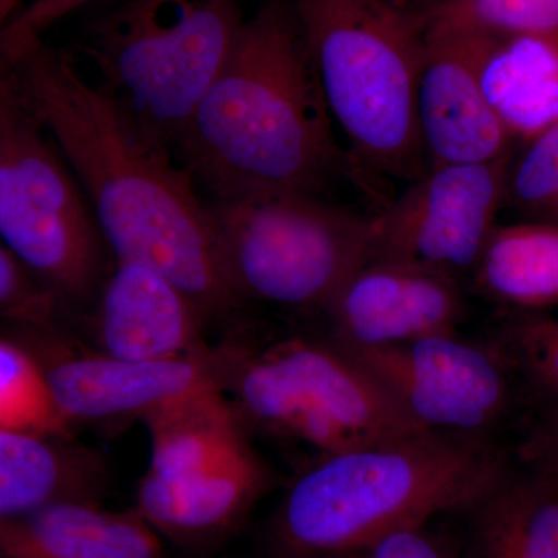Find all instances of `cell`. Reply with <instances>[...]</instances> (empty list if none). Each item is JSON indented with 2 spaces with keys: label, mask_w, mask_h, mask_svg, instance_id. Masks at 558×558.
I'll list each match as a JSON object with an SVG mask.
<instances>
[{
  "label": "cell",
  "mask_w": 558,
  "mask_h": 558,
  "mask_svg": "<svg viewBox=\"0 0 558 558\" xmlns=\"http://www.w3.org/2000/svg\"><path fill=\"white\" fill-rule=\"evenodd\" d=\"M0 62L75 172L113 260L167 278L205 322L236 310L208 201L174 150L46 40Z\"/></svg>",
  "instance_id": "cell-1"
},
{
  "label": "cell",
  "mask_w": 558,
  "mask_h": 558,
  "mask_svg": "<svg viewBox=\"0 0 558 558\" xmlns=\"http://www.w3.org/2000/svg\"><path fill=\"white\" fill-rule=\"evenodd\" d=\"M209 201L255 193L323 196L360 174L339 145L290 0H263L244 21L174 148Z\"/></svg>",
  "instance_id": "cell-2"
},
{
  "label": "cell",
  "mask_w": 558,
  "mask_h": 558,
  "mask_svg": "<svg viewBox=\"0 0 558 558\" xmlns=\"http://www.w3.org/2000/svg\"><path fill=\"white\" fill-rule=\"evenodd\" d=\"M510 464L484 438L444 433L326 454L290 488L279 535L296 556L365 553L392 532L472 509Z\"/></svg>",
  "instance_id": "cell-3"
},
{
  "label": "cell",
  "mask_w": 558,
  "mask_h": 558,
  "mask_svg": "<svg viewBox=\"0 0 558 558\" xmlns=\"http://www.w3.org/2000/svg\"><path fill=\"white\" fill-rule=\"evenodd\" d=\"M333 123L360 172L427 170L416 120L427 10L405 0H290Z\"/></svg>",
  "instance_id": "cell-4"
},
{
  "label": "cell",
  "mask_w": 558,
  "mask_h": 558,
  "mask_svg": "<svg viewBox=\"0 0 558 558\" xmlns=\"http://www.w3.org/2000/svg\"><path fill=\"white\" fill-rule=\"evenodd\" d=\"M86 9L87 76L174 148L236 43L241 0H94Z\"/></svg>",
  "instance_id": "cell-5"
},
{
  "label": "cell",
  "mask_w": 558,
  "mask_h": 558,
  "mask_svg": "<svg viewBox=\"0 0 558 558\" xmlns=\"http://www.w3.org/2000/svg\"><path fill=\"white\" fill-rule=\"evenodd\" d=\"M211 368L234 410L323 457L433 433L411 421L329 336L234 349Z\"/></svg>",
  "instance_id": "cell-6"
},
{
  "label": "cell",
  "mask_w": 558,
  "mask_h": 558,
  "mask_svg": "<svg viewBox=\"0 0 558 558\" xmlns=\"http://www.w3.org/2000/svg\"><path fill=\"white\" fill-rule=\"evenodd\" d=\"M0 242L60 306L97 300L116 264L75 172L2 62Z\"/></svg>",
  "instance_id": "cell-7"
},
{
  "label": "cell",
  "mask_w": 558,
  "mask_h": 558,
  "mask_svg": "<svg viewBox=\"0 0 558 558\" xmlns=\"http://www.w3.org/2000/svg\"><path fill=\"white\" fill-rule=\"evenodd\" d=\"M208 205L241 301L325 310L373 253L374 216L318 194H241Z\"/></svg>",
  "instance_id": "cell-8"
},
{
  "label": "cell",
  "mask_w": 558,
  "mask_h": 558,
  "mask_svg": "<svg viewBox=\"0 0 558 558\" xmlns=\"http://www.w3.org/2000/svg\"><path fill=\"white\" fill-rule=\"evenodd\" d=\"M340 348L428 432L484 438L512 405L515 371L501 347L449 332L392 347Z\"/></svg>",
  "instance_id": "cell-9"
},
{
  "label": "cell",
  "mask_w": 558,
  "mask_h": 558,
  "mask_svg": "<svg viewBox=\"0 0 558 558\" xmlns=\"http://www.w3.org/2000/svg\"><path fill=\"white\" fill-rule=\"evenodd\" d=\"M508 172L509 156L427 168L374 216L369 260L411 264L458 282L472 277L497 229Z\"/></svg>",
  "instance_id": "cell-10"
},
{
  "label": "cell",
  "mask_w": 558,
  "mask_h": 558,
  "mask_svg": "<svg viewBox=\"0 0 558 558\" xmlns=\"http://www.w3.org/2000/svg\"><path fill=\"white\" fill-rule=\"evenodd\" d=\"M488 36L427 17L416 120L427 168L480 165L509 156L510 132L481 84Z\"/></svg>",
  "instance_id": "cell-11"
},
{
  "label": "cell",
  "mask_w": 558,
  "mask_h": 558,
  "mask_svg": "<svg viewBox=\"0 0 558 558\" xmlns=\"http://www.w3.org/2000/svg\"><path fill=\"white\" fill-rule=\"evenodd\" d=\"M329 337L344 348H384L457 332L465 312L461 284L446 275L368 260L326 304Z\"/></svg>",
  "instance_id": "cell-12"
},
{
  "label": "cell",
  "mask_w": 558,
  "mask_h": 558,
  "mask_svg": "<svg viewBox=\"0 0 558 558\" xmlns=\"http://www.w3.org/2000/svg\"><path fill=\"white\" fill-rule=\"evenodd\" d=\"M43 369L68 424L81 418H145L180 396L218 384L199 355L137 362L105 354L60 360Z\"/></svg>",
  "instance_id": "cell-13"
},
{
  "label": "cell",
  "mask_w": 558,
  "mask_h": 558,
  "mask_svg": "<svg viewBox=\"0 0 558 558\" xmlns=\"http://www.w3.org/2000/svg\"><path fill=\"white\" fill-rule=\"evenodd\" d=\"M95 301L106 355L137 362L197 355L205 319L182 290L156 271L116 263Z\"/></svg>",
  "instance_id": "cell-14"
},
{
  "label": "cell",
  "mask_w": 558,
  "mask_h": 558,
  "mask_svg": "<svg viewBox=\"0 0 558 558\" xmlns=\"http://www.w3.org/2000/svg\"><path fill=\"white\" fill-rule=\"evenodd\" d=\"M159 542L138 513L62 499L0 517V558H157Z\"/></svg>",
  "instance_id": "cell-15"
},
{
  "label": "cell",
  "mask_w": 558,
  "mask_h": 558,
  "mask_svg": "<svg viewBox=\"0 0 558 558\" xmlns=\"http://www.w3.org/2000/svg\"><path fill=\"white\" fill-rule=\"evenodd\" d=\"M264 470L242 440L234 449L190 475L160 478L146 473L138 488V515L150 527L178 535L219 532L259 497Z\"/></svg>",
  "instance_id": "cell-16"
},
{
  "label": "cell",
  "mask_w": 558,
  "mask_h": 558,
  "mask_svg": "<svg viewBox=\"0 0 558 558\" xmlns=\"http://www.w3.org/2000/svg\"><path fill=\"white\" fill-rule=\"evenodd\" d=\"M480 558H558V484L510 464L470 509Z\"/></svg>",
  "instance_id": "cell-17"
},
{
  "label": "cell",
  "mask_w": 558,
  "mask_h": 558,
  "mask_svg": "<svg viewBox=\"0 0 558 558\" xmlns=\"http://www.w3.org/2000/svg\"><path fill=\"white\" fill-rule=\"evenodd\" d=\"M481 84L512 137L529 140L558 120V43L488 36Z\"/></svg>",
  "instance_id": "cell-18"
},
{
  "label": "cell",
  "mask_w": 558,
  "mask_h": 558,
  "mask_svg": "<svg viewBox=\"0 0 558 558\" xmlns=\"http://www.w3.org/2000/svg\"><path fill=\"white\" fill-rule=\"evenodd\" d=\"M150 435L149 475H190L244 439L240 417L219 384L194 389L145 417Z\"/></svg>",
  "instance_id": "cell-19"
},
{
  "label": "cell",
  "mask_w": 558,
  "mask_h": 558,
  "mask_svg": "<svg viewBox=\"0 0 558 558\" xmlns=\"http://www.w3.org/2000/svg\"><path fill=\"white\" fill-rule=\"evenodd\" d=\"M472 278L486 295L509 306H556L558 223L543 220L497 227Z\"/></svg>",
  "instance_id": "cell-20"
},
{
  "label": "cell",
  "mask_w": 558,
  "mask_h": 558,
  "mask_svg": "<svg viewBox=\"0 0 558 558\" xmlns=\"http://www.w3.org/2000/svg\"><path fill=\"white\" fill-rule=\"evenodd\" d=\"M80 473L51 438L0 429V517L78 499Z\"/></svg>",
  "instance_id": "cell-21"
},
{
  "label": "cell",
  "mask_w": 558,
  "mask_h": 558,
  "mask_svg": "<svg viewBox=\"0 0 558 558\" xmlns=\"http://www.w3.org/2000/svg\"><path fill=\"white\" fill-rule=\"evenodd\" d=\"M68 425L51 399L43 365L17 344L0 340V429L53 438Z\"/></svg>",
  "instance_id": "cell-22"
},
{
  "label": "cell",
  "mask_w": 558,
  "mask_h": 558,
  "mask_svg": "<svg viewBox=\"0 0 558 558\" xmlns=\"http://www.w3.org/2000/svg\"><path fill=\"white\" fill-rule=\"evenodd\" d=\"M429 21L495 36H535L558 43V0H438Z\"/></svg>",
  "instance_id": "cell-23"
},
{
  "label": "cell",
  "mask_w": 558,
  "mask_h": 558,
  "mask_svg": "<svg viewBox=\"0 0 558 558\" xmlns=\"http://www.w3.org/2000/svg\"><path fill=\"white\" fill-rule=\"evenodd\" d=\"M499 347L537 398L539 410L558 411V318L529 315L517 319Z\"/></svg>",
  "instance_id": "cell-24"
},
{
  "label": "cell",
  "mask_w": 558,
  "mask_h": 558,
  "mask_svg": "<svg viewBox=\"0 0 558 558\" xmlns=\"http://www.w3.org/2000/svg\"><path fill=\"white\" fill-rule=\"evenodd\" d=\"M527 143L515 168L508 172L506 197L546 218L558 197V120Z\"/></svg>",
  "instance_id": "cell-25"
},
{
  "label": "cell",
  "mask_w": 558,
  "mask_h": 558,
  "mask_svg": "<svg viewBox=\"0 0 558 558\" xmlns=\"http://www.w3.org/2000/svg\"><path fill=\"white\" fill-rule=\"evenodd\" d=\"M60 304L0 242V318L49 325Z\"/></svg>",
  "instance_id": "cell-26"
},
{
  "label": "cell",
  "mask_w": 558,
  "mask_h": 558,
  "mask_svg": "<svg viewBox=\"0 0 558 558\" xmlns=\"http://www.w3.org/2000/svg\"><path fill=\"white\" fill-rule=\"evenodd\" d=\"M94 0H31L0 33V58H9L44 35L58 22L86 9Z\"/></svg>",
  "instance_id": "cell-27"
},
{
  "label": "cell",
  "mask_w": 558,
  "mask_h": 558,
  "mask_svg": "<svg viewBox=\"0 0 558 558\" xmlns=\"http://www.w3.org/2000/svg\"><path fill=\"white\" fill-rule=\"evenodd\" d=\"M520 462L558 484V411L539 410L520 447Z\"/></svg>",
  "instance_id": "cell-28"
},
{
  "label": "cell",
  "mask_w": 558,
  "mask_h": 558,
  "mask_svg": "<svg viewBox=\"0 0 558 558\" xmlns=\"http://www.w3.org/2000/svg\"><path fill=\"white\" fill-rule=\"evenodd\" d=\"M369 558H446L422 527L403 529L365 550Z\"/></svg>",
  "instance_id": "cell-29"
},
{
  "label": "cell",
  "mask_w": 558,
  "mask_h": 558,
  "mask_svg": "<svg viewBox=\"0 0 558 558\" xmlns=\"http://www.w3.org/2000/svg\"><path fill=\"white\" fill-rule=\"evenodd\" d=\"M22 0H0V33L20 13Z\"/></svg>",
  "instance_id": "cell-30"
},
{
  "label": "cell",
  "mask_w": 558,
  "mask_h": 558,
  "mask_svg": "<svg viewBox=\"0 0 558 558\" xmlns=\"http://www.w3.org/2000/svg\"><path fill=\"white\" fill-rule=\"evenodd\" d=\"M546 220H549V222L558 223V197L556 204H554L553 208L549 209L548 216H546Z\"/></svg>",
  "instance_id": "cell-31"
},
{
  "label": "cell",
  "mask_w": 558,
  "mask_h": 558,
  "mask_svg": "<svg viewBox=\"0 0 558 558\" xmlns=\"http://www.w3.org/2000/svg\"><path fill=\"white\" fill-rule=\"evenodd\" d=\"M355 558H369L368 556H366L365 553H363V556H360V557H355Z\"/></svg>",
  "instance_id": "cell-32"
}]
</instances>
